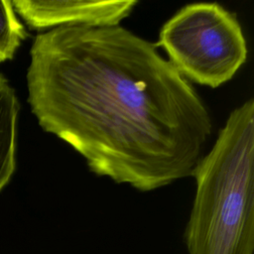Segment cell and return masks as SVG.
I'll return each instance as SVG.
<instances>
[{
    "label": "cell",
    "instance_id": "1",
    "mask_svg": "<svg viewBox=\"0 0 254 254\" xmlns=\"http://www.w3.org/2000/svg\"><path fill=\"white\" fill-rule=\"evenodd\" d=\"M30 57L33 114L93 174L140 191L192 176L211 118L155 43L122 26L59 27L35 37Z\"/></svg>",
    "mask_w": 254,
    "mask_h": 254
},
{
    "label": "cell",
    "instance_id": "2",
    "mask_svg": "<svg viewBox=\"0 0 254 254\" xmlns=\"http://www.w3.org/2000/svg\"><path fill=\"white\" fill-rule=\"evenodd\" d=\"M189 254L254 253V100L234 108L192 176Z\"/></svg>",
    "mask_w": 254,
    "mask_h": 254
},
{
    "label": "cell",
    "instance_id": "3",
    "mask_svg": "<svg viewBox=\"0 0 254 254\" xmlns=\"http://www.w3.org/2000/svg\"><path fill=\"white\" fill-rule=\"evenodd\" d=\"M155 45L186 79L211 88L230 80L248 55L238 19L217 3L182 7L163 25Z\"/></svg>",
    "mask_w": 254,
    "mask_h": 254
},
{
    "label": "cell",
    "instance_id": "4",
    "mask_svg": "<svg viewBox=\"0 0 254 254\" xmlns=\"http://www.w3.org/2000/svg\"><path fill=\"white\" fill-rule=\"evenodd\" d=\"M138 1L12 0L16 14L32 29L120 26Z\"/></svg>",
    "mask_w": 254,
    "mask_h": 254
},
{
    "label": "cell",
    "instance_id": "5",
    "mask_svg": "<svg viewBox=\"0 0 254 254\" xmlns=\"http://www.w3.org/2000/svg\"><path fill=\"white\" fill-rule=\"evenodd\" d=\"M19 102L15 90L0 73V191L16 168V123Z\"/></svg>",
    "mask_w": 254,
    "mask_h": 254
},
{
    "label": "cell",
    "instance_id": "6",
    "mask_svg": "<svg viewBox=\"0 0 254 254\" xmlns=\"http://www.w3.org/2000/svg\"><path fill=\"white\" fill-rule=\"evenodd\" d=\"M27 33L14 11L12 1L0 0V63L11 60Z\"/></svg>",
    "mask_w": 254,
    "mask_h": 254
}]
</instances>
